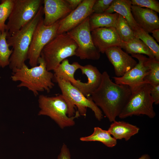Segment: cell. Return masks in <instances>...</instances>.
Here are the masks:
<instances>
[{
    "instance_id": "1",
    "label": "cell",
    "mask_w": 159,
    "mask_h": 159,
    "mask_svg": "<svg viewBox=\"0 0 159 159\" xmlns=\"http://www.w3.org/2000/svg\"><path fill=\"white\" fill-rule=\"evenodd\" d=\"M131 93L128 86L113 82L108 73L104 71L102 73L100 86L90 96L105 117L110 122H112L118 117Z\"/></svg>"
},
{
    "instance_id": "2",
    "label": "cell",
    "mask_w": 159,
    "mask_h": 159,
    "mask_svg": "<svg viewBox=\"0 0 159 159\" xmlns=\"http://www.w3.org/2000/svg\"><path fill=\"white\" fill-rule=\"evenodd\" d=\"M38 63V65L31 68L25 64L13 72L11 77L13 81L20 82L17 87H25L35 96L38 95L40 92H49L54 86L53 82L54 74L47 70L45 62L41 57Z\"/></svg>"
},
{
    "instance_id": "3",
    "label": "cell",
    "mask_w": 159,
    "mask_h": 159,
    "mask_svg": "<svg viewBox=\"0 0 159 159\" xmlns=\"http://www.w3.org/2000/svg\"><path fill=\"white\" fill-rule=\"evenodd\" d=\"M43 15V6L42 5L29 23L12 35L7 37L8 45L12 47L9 66L13 72L25 64L34 32Z\"/></svg>"
},
{
    "instance_id": "4",
    "label": "cell",
    "mask_w": 159,
    "mask_h": 159,
    "mask_svg": "<svg viewBox=\"0 0 159 159\" xmlns=\"http://www.w3.org/2000/svg\"><path fill=\"white\" fill-rule=\"evenodd\" d=\"M57 83L68 106L67 115L74 116L77 107L80 115L85 117L87 108H89L94 112L96 118L100 121L103 118L102 111L93 101L91 96L86 97L69 81L54 77Z\"/></svg>"
},
{
    "instance_id": "5",
    "label": "cell",
    "mask_w": 159,
    "mask_h": 159,
    "mask_svg": "<svg viewBox=\"0 0 159 159\" xmlns=\"http://www.w3.org/2000/svg\"><path fill=\"white\" fill-rule=\"evenodd\" d=\"M77 45L66 33L57 34L43 48L40 57L47 70L53 71L64 59L75 55Z\"/></svg>"
},
{
    "instance_id": "6",
    "label": "cell",
    "mask_w": 159,
    "mask_h": 159,
    "mask_svg": "<svg viewBox=\"0 0 159 159\" xmlns=\"http://www.w3.org/2000/svg\"><path fill=\"white\" fill-rule=\"evenodd\" d=\"M38 101L39 108L38 115L49 117L62 129L74 125V119L80 116L77 110L74 116H68V106L62 94L52 96L41 95L39 96Z\"/></svg>"
},
{
    "instance_id": "7",
    "label": "cell",
    "mask_w": 159,
    "mask_h": 159,
    "mask_svg": "<svg viewBox=\"0 0 159 159\" xmlns=\"http://www.w3.org/2000/svg\"><path fill=\"white\" fill-rule=\"evenodd\" d=\"M151 85L145 83L132 92L128 101L118 116L121 119L133 115H145L154 118L156 113L154 110L153 101L150 95Z\"/></svg>"
},
{
    "instance_id": "8",
    "label": "cell",
    "mask_w": 159,
    "mask_h": 159,
    "mask_svg": "<svg viewBox=\"0 0 159 159\" xmlns=\"http://www.w3.org/2000/svg\"><path fill=\"white\" fill-rule=\"evenodd\" d=\"M42 2L41 0H13L12 10L6 25L7 37L29 23L36 15Z\"/></svg>"
},
{
    "instance_id": "9",
    "label": "cell",
    "mask_w": 159,
    "mask_h": 159,
    "mask_svg": "<svg viewBox=\"0 0 159 159\" xmlns=\"http://www.w3.org/2000/svg\"><path fill=\"white\" fill-rule=\"evenodd\" d=\"M67 33L77 44L75 56L82 59L95 60L100 59V53L93 42L89 24V17Z\"/></svg>"
},
{
    "instance_id": "10",
    "label": "cell",
    "mask_w": 159,
    "mask_h": 159,
    "mask_svg": "<svg viewBox=\"0 0 159 159\" xmlns=\"http://www.w3.org/2000/svg\"><path fill=\"white\" fill-rule=\"evenodd\" d=\"M43 19H41L35 29L28 52L27 59L32 67L37 65L43 48L57 34L59 20L51 26H46Z\"/></svg>"
},
{
    "instance_id": "11",
    "label": "cell",
    "mask_w": 159,
    "mask_h": 159,
    "mask_svg": "<svg viewBox=\"0 0 159 159\" xmlns=\"http://www.w3.org/2000/svg\"><path fill=\"white\" fill-rule=\"evenodd\" d=\"M137 59L138 62L135 66L121 77H113L116 83L128 86L132 92L146 83L145 77L149 73V69L146 63L147 57L142 54H132Z\"/></svg>"
},
{
    "instance_id": "12",
    "label": "cell",
    "mask_w": 159,
    "mask_h": 159,
    "mask_svg": "<svg viewBox=\"0 0 159 159\" xmlns=\"http://www.w3.org/2000/svg\"><path fill=\"white\" fill-rule=\"evenodd\" d=\"M96 0H83L81 3L68 15L59 21L57 34L66 33L74 29L92 13Z\"/></svg>"
},
{
    "instance_id": "13",
    "label": "cell",
    "mask_w": 159,
    "mask_h": 159,
    "mask_svg": "<svg viewBox=\"0 0 159 159\" xmlns=\"http://www.w3.org/2000/svg\"><path fill=\"white\" fill-rule=\"evenodd\" d=\"M91 34L93 44L100 53H104L108 48L120 47L121 45L122 41L115 27L98 28L92 31Z\"/></svg>"
},
{
    "instance_id": "14",
    "label": "cell",
    "mask_w": 159,
    "mask_h": 159,
    "mask_svg": "<svg viewBox=\"0 0 159 159\" xmlns=\"http://www.w3.org/2000/svg\"><path fill=\"white\" fill-rule=\"evenodd\" d=\"M105 53L113 66L117 77L122 76L137 63L132 57L123 51L120 47H114L108 48Z\"/></svg>"
},
{
    "instance_id": "15",
    "label": "cell",
    "mask_w": 159,
    "mask_h": 159,
    "mask_svg": "<svg viewBox=\"0 0 159 159\" xmlns=\"http://www.w3.org/2000/svg\"><path fill=\"white\" fill-rule=\"evenodd\" d=\"M43 10L44 18L43 23L51 26L64 18L72 10L68 4L64 0H44Z\"/></svg>"
},
{
    "instance_id": "16",
    "label": "cell",
    "mask_w": 159,
    "mask_h": 159,
    "mask_svg": "<svg viewBox=\"0 0 159 159\" xmlns=\"http://www.w3.org/2000/svg\"><path fill=\"white\" fill-rule=\"evenodd\" d=\"M80 69L82 74L86 75L87 79L86 82L75 80L71 83L85 96H90L100 86L102 81V73L97 67L91 64L82 65Z\"/></svg>"
},
{
    "instance_id": "17",
    "label": "cell",
    "mask_w": 159,
    "mask_h": 159,
    "mask_svg": "<svg viewBox=\"0 0 159 159\" xmlns=\"http://www.w3.org/2000/svg\"><path fill=\"white\" fill-rule=\"evenodd\" d=\"M131 11L138 26L149 33L159 29V18L157 13L150 9L132 5Z\"/></svg>"
},
{
    "instance_id": "18",
    "label": "cell",
    "mask_w": 159,
    "mask_h": 159,
    "mask_svg": "<svg viewBox=\"0 0 159 159\" xmlns=\"http://www.w3.org/2000/svg\"><path fill=\"white\" fill-rule=\"evenodd\" d=\"M140 128L136 125L124 121L112 122L107 130L116 140L124 139L126 141L138 133Z\"/></svg>"
},
{
    "instance_id": "19",
    "label": "cell",
    "mask_w": 159,
    "mask_h": 159,
    "mask_svg": "<svg viewBox=\"0 0 159 159\" xmlns=\"http://www.w3.org/2000/svg\"><path fill=\"white\" fill-rule=\"evenodd\" d=\"M131 0H113L109 7L105 12H115L122 16L127 21L133 32L139 27L135 22L131 11Z\"/></svg>"
},
{
    "instance_id": "20",
    "label": "cell",
    "mask_w": 159,
    "mask_h": 159,
    "mask_svg": "<svg viewBox=\"0 0 159 159\" xmlns=\"http://www.w3.org/2000/svg\"><path fill=\"white\" fill-rule=\"evenodd\" d=\"M119 14L116 12L92 13L89 17V24L91 31L100 27L115 28Z\"/></svg>"
},
{
    "instance_id": "21",
    "label": "cell",
    "mask_w": 159,
    "mask_h": 159,
    "mask_svg": "<svg viewBox=\"0 0 159 159\" xmlns=\"http://www.w3.org/2000/svg\"><path fill=\"white\" fill-rule=\"evenodd\" d=\"M82 65L77 62L72 64L69 63L68 60L66 59L54 69V77L62 79L72 83L76 79L74 74L78 69H80Z\"/></svg>"
},
{
    "instance_id": "22",
    "label": "cell",
    "mask_w": 159,
    "mask_h": 159,
    "mask_svg": "<svg viewBox=\"0 0 159 159\" xmlns=\"http://www.w3.org/2000/svg\"><path fill=\"white\" fill-rule=\"evenodd\" d=\"M120 47L125 50L128 54L131 55L144 54L148 56L149 58H155L152 51L141 40L137 37L127 42L122 41Z\"/></svg>"
},
{
    "instance_id": "23",
    "label": "cell",
    "mask_w": 159,
    "mask_h": 159,
    "mask_svg": "<svg viewBox=\"0 0 159 159\" xmlns=\"http://www.w3.org/2000/svg\"><path fill=\"white\" fill-rule=\"evenodd\" d=\"M80 139L82 141L100 142L109 148L113 147L117 144V140L112 136L107 130L99 127H95L93 132L90 135L81 137Z\"/></svg>"
},
{
    "instance_id": "24",
    "label": "cell",
    "mask_w": 159,
    "mask_h": 159,
    "mask_svg": "<svg viewBox=\"0 0 159 159\" xmlns=\"http://www.w3.org/2000/svg\"><path fill=\"white\" fill-rule=\"evenodd\" d=\"M115 28L122 42H128L136 37L126 20L119 14Z\"/></svg>"
},
{
    "instance_id": "25",
    "label": "cell",
    "mask_w": 159,
    "mask_h": 159,
    "mask_svg": "<svg viewBox=\"0 0 159 159\" xmlns=\"http://www.w3.org/2000/svg\"><path fill=\"white\" fill-rule=\"evenodd\" d=\"M134 32L135 36L141 40L152 51L155 58L159 61V46L153 37L139 27Z\"/></svg>"
},
{
    "instance_id": "26",
    "label": "cell",
    "mask_w": 159,
    "mask_h": 159,
    "mask_svg": "<svg viewBox=\"0 0 159 159\" xmlns=\"http://www.w3.org/2000/svg\"><path fill=\"white\" fill-rule=\"evenodd\" d=\"M146 63L149 73L144 79L145 82L154 86L159 84V61L155 58H147Z\"/></svg>"
},
{
    "instance_id": "27",
    "label": "cell",
    "mask_w": 159,
    "mask_h": 159,
    "mask_svg": "<svg viewBox=\"0 0 159 159\" xmlns=\"http://www.w3.org/2000/svg\"><path fill=\"white\" fill-rule=\"evenodd\" d=\"M7 37L6 31L0 32V67L2 68L9 65V59L13 52L7 42Z\"/></svg>"
},
{
    "instance_id": "28",
    "label": "cell",
    "mask_w": 159,
    "mask_h": 159,
    "mask_svg": "<svg viewBox=\"0 0 159 159\" xmlns=\"http://www.w3.org/2000/svg\"><path fill=\"white\" fill-rule=\"evenodd\" d=\"M13 0H3L0 4V32L5 31V22L11 11Z\"/></svg>"
},
{
    "instance_id": "29",
    "label": "cell",
    "mask_w": 159,
    "mask_h": 159,
    "mask_svg": "<svg viewBox=\"0 0 159 159\" xmlns=\"http://www.w3.org/2000/svg\"><path fill=\"white\" fill-rule=\"evenodd\" d=\"M132 5L137 6L141 7H145L154 11L157 13H159V2L155 0H131Z\"/></svg>"
},
{
    "instance_id": "30",
    "label": "cell",
    "mask_w": 159,
    "mask_h": 159,
    "mask_svg": "<svg viewBox=\"0 0 159 159\" xmlns=\"http://www.w3.org/2000/svg\"><path fill=\"white\" fill-rule=\"evenodd\" d=\"M113 0H96L92 9L93 13L101 14L104 13L109 7Z\"/></svg>"
},
{
    "instance_id": "31",
    "label": "cell",
    "mask_w": 159,
    "mask_h": 159,
    "mask_svg": "<svg viewBox=\"0 0 159 159\" xmlns=\"http://www.w3.org/2000/svg\"><path fill=\"white\" fill-rule=\"evenodd\" d=\"M150 93L154 103L158 105L159 104V84L151 86Z\"/></svg>"
},
{
    "instance_id": "32",
    "label": "cell",
    "mask_w": 159,
    "mask_h": 159,
    "mask_svg": "<svg viewBox=\"0 0 159 159\" xmlns=\"http://www.w3.org/2000/svg\"><path fill=\"white\" fill-rule=\"evenodd\" d=\"M57 159H71L70 152L67 145L63 143Z\"/></svg>"
},
{
    "instance_id": "33",
    "label": "cell",
    "mask_w": 159,
    "mask_h": 159,
    "mask_svg": "<svg viewBox=\"0 0 159 159\" xmlns=\"http://www.w3.org/2000/svg\"><path fill=\"white\" fill-rule=\"evenodd\" d=\"M72 10L76 9L82 2L83 0H66Z\"/></svg>"
},
{
    "instance_id": "34",
    "label": "cell",
    "mask_w": 159,
    "mask_h": 159,
    "mask_svg": "<svg viewBox=\"0 0 159 159\" xmlns=\"http://www.w3.org/2000/svg\"><path fill=\"white\" fill-rule=\"evenodd\" d=\"M151 33L152 34L153 37L155 39L157 42H159V29L153 30Z\"/></svg>"
},
{
    "instance_id": "35",
    "label": "cell",
    "mask_w": 159,
    "mask_h": 159,
    "mask_svg": "<svg viewBox=\"0 0 159 159\" xmlns=\"http://www.w3.org/2000/svg\"><path fill=\"white\" fill-rule=\"evenodd\" d=\"M138 159H151V158L148 154H145L142 155Z\"/></svg>"
}]
</instances>
